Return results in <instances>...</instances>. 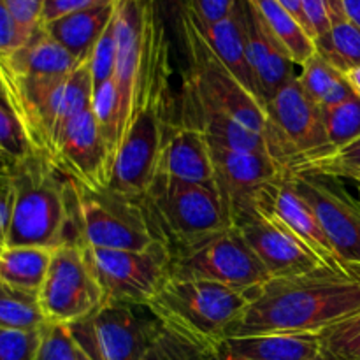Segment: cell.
I'll list each match as a JSON object with an SVG mask.
<instances>
[{
    "label": "cell",
    "instance_id": "6da1fadb",
    "mask_svg": "<svg viewBox=\"0 0 360 360\" xmlns=\"http://www.w3.org/2000/svg\"><path fill=\"white\" fill-rule=\"evenodd\" d=\"M172 60L174 51L171 41L151 9L134 111L109 181V188L132 199H143L157 178L162 148L176 127L172 122Z\"/></svg>",
    "mask_w": 360,
    "mask_h": 360
},
{
    "label": "cell",
    "instance_id": "7a4b0ae2",
    "mask_svg": "<svg viewBox=\"0 0 360 360\" xmlns=\"http://www.w3.org/2000/svg\"><path fill=\"white\" fill-rule=\"evenodd\" d=\"M360 311V274L323 269L271 278L257 288L229 338L320 334Z\"/></svg>",
    "mask_w": 360,
    "mask_h": 360
},
{
    "label": "cell",
    "instance_id": "3957f363",
    "mask_svg": "<svg viewBox=\"0 0 360 360\" xmlns=\"http://www.w3.org/2000/svg\"><path fill=\"white\" fill-rule=\"evenodd\" d=\"M13 186L7 246L58 248L79 243L76 183L48 153L32 150L9 171Z\"/></svg>",
    "mask_w": 360,
    "mask_h": 360
},
{
    "label": "cell",
    "instance_id": "277c9868",
    "mask_svg": "<svg viewBox=\"0 0 360 360\" xmlns=\"http://www.w3.org/2000/svg\"><path fill=\"white\" fill-rule=\"evenodd\" d=\"M252 294L213 281L171 276L148 308L164 326L220 355L221 343L229 338Z\"/></svg>",
    "mask_w": 360,
    "mask_h": 360
},
{
    "label": "cell",
    "instance_id": "5b68a950",
    "mask_svg": "<svg viewBox=\"0 0 360 360\" xmlns=\"http://www.w3.org/2000/svg\"><path fill=\"white\" fill-rule=\"evenodd\" d=\"M143 200L158 238L171 253L231 229L213 185L157 176Z\"/></svg>",
    "mask_w": 360,
    "mask_h": 360
},
{
    "label": "cell",
    "instance_id": "8992f818",
    "mask_svg": "<svg viewBox=\"0 0 360 360\" xmlns=\"http://www.w3.org/2000/svg\"><path fill=\"white\" fill-rule=\"evenodd\" d=\"M269 155L288 172L304 162L330 153L322 108L306 94L294 74L266 105Z\"/></svg>",
    "mask_w": 360,
    "mask_h": 360
},
{
    "label": "cell",
    "instance_id": "52a82bcc",
    "mask_svg": "<svg viewBox=\"0 0 360 360\" xmlns=\"http://www.w3.org/2000/svg\"><path fill=\"white\" fill-rule=\"evenodd\" d=\"M76 200L79 245L146 250L162 243L143 199L122 195L112 188L88 190L76 183Z\"/></svg>",
    "mask_w": 360,
    "mask_h": 360
},
{
    "label": "cell",
    "instance_id": "ba28073f",
    "mask_svg": "<svg viewBox=\"0 0 360 360\" xmlns=\"http://www.w3.org/2000/svg\"><path fill=\"white\" fill-rule=\"evenodd\" d=\"M171 276L179 280H204L241 292H255L269 273L236 229L174 250L171 253Z\"/></svg>",
    "mask_w": 360,
    "mask_h": 360
},
{
    "label": "cell",
    "instance_id": "9c48e42d",
    "mask_svg": "<svg viewBox=\"0 0 360 360\" xmlns=\"http://www.w3.org/2000/svg\"><path fill=\"white\" fill-rule=\"evenodd\" d=\"M83 246L105 304L148 306L171 278V250L155 243L146 250Z\"/></svg>",
    "mask_w": 360,
    "mask_h": 360
},
{
    "label": "cell",
    "instance_id": "30bf717a",
    "mask_svg": "<svg viewBox=\"0 0 360 360\" xmlns=\"http://www.w3.org/2000/svg\"><path fill=\"white\" fill-rule=\"evenodd\" d=\"M185 69V86L197 98L227 112L255 132H266L267 112L264 104L214 55L192 23V18L186 23Z\"/></svg>",
    "mask_w": 360,
    "mask_h": 360
},
{
    "label": "cell",
    "instance_id": "8fae6325",
    "mask_svg": "<svg viewBox=\"0 0 360 360\" xmlns=\"http://www.w3.org/2000/svg\"><path fill=\"white\" fill-rule=\"evenodd\" d=\"M37 297L46 322L53 326L81 323L104 306L102 288L79 243H65L53 250Z\"/></svg>",
    "mask_w": 360,
    "mask_h": 360
},
{
    "label": "cell",
    "instance_id": "7c38bea8",
    "mask_svg": "<svg viewBox=\"0 0 360 360\" xmlns=\"http://www.w3.org/2000/svg\"><path fill=\"white\" fill-rule=\"evenodd\" d=\"M211 155L214 167L213 186L231 229H238L243 221L259 214L271 186L281 181L288 172L267 153L211 148Z\"/></svg>",
    "mask_w": 360,
    "mask_h": 360
},
{
    "label": "cell",
    "instance_id": "4fadbf2b",
    "mask_svg": "<svg viewBox=\"0 0 360 360\" xmlns=\"http://www.w3.org/2000/svg\"><path fill=\"white\" fill-rule=\"evenodd\" d=\"M158 326L148 306L105 304L69 329L74 343L94 360H144Z\"/></svg>",
    "mask_w": 360,
    "mask_h": 360
},
{
    "label": "cell",
    "instance_id": "5bb4252c",
    "mask_svg": "<svg viewBox=\"0 0 360 360\" xmlns=\"http://www.w3.org/2000/svg\"><path fill=\"white\" fill-rule=\"evenodd\" d=\"M294 188L313 207L338 259L360 271V200H354L336 178L308 172H288Z\"/></svg>",
    "mask_w": 360,
    "mask_h": 360
},
{
    "label": "cell",
    "instance_id": "9a60e30c",
    "mask_svg": "<svg viewBox=\"0 0 360 360\" xmlns=\"http://www.w3.org/2000/svg\"><path fill=\"white\" fill-rule=\"evenodd\" d=\"M51 158L63 174L83 188H109L115 157L101 134L91 109H86L63 127Z\"/></svg>",
    "mask_w": 360,
    "mask_h": 360
},
{
    "label": "cell",
    "instance_id": "2e32d148",
    "mask_svg": "<svg viewBox=\"0 0 360 360\" xmlns=\"http://www.w3.org/2000/svg\"><path fill=\"white\" fill-rule=\"evenodd\" d=\"M236 231L262 262L271 278L302 276L329 269L287 225L281 224L269 211L260 210L259 214L243 221Z\"/></svg>",
    "mask_w": 360,
    "mask_h": 360
},
{
    "label": "cell",
    "instance_id": "e0dca14e",
    "mask_svg": "<svg viewBox=\"0 0 360 360\" xmlns=\"http://www.w3.org/2000/svg\"><path fill=\"white\" fill-rule=\"evenodd\" d=\"M241 14L250 65L255 74L260 101L266 108L271 97L294 74H297L294 69L295 63L278 39L271 34L250 0H241Z\"/></svg>",
    "mask_w": 360,
    "mask_h": 360
},
{
    "label": "cell",
    "instance_id": "ac0fdd59",
    "mask_svg": "<svg viewBox=\"0 0 360 360\" xmlns=\"http://www.w3.org/2000/svg\"><path fill=\"white\" fill-rule=\"evenodd\" d=\"M260 210L269 211L281 224L287 225L329 269L355 273L338 259L322 225H320L319 218H316L315 211L306 202L304 197L294 188L290 178H288V172L281 181L271 186Z\"/></svg>",
    "mask_w": 360,
    "mask_h": 360
},
{
    "label": "cell",
    "instance_id": "d6986e66",
    "mask_svg": "<svg viewBox=\"0 0 360 360\" xmlns=\"http://www.w3.org/2000/svg\"><path fill=\"white\" fill-rule=\"evenodd\" d=\"M157 176H169L197 185H213V155L199 127L185 120L176 123L162 148Z\"/></svg>",
    "mask_w": 360,
    "mask_h": 360
},
{
    "label": "cell",
    "instance_id": "ffe728a7",
    "mask_svg": "<svg viewBox=\"0 0 360 360\" xmlns=\"http://www.w3.org/2000/svg\"><path fill=\"white\" fill-rule=\"evenodd\" d=\"M183 116L181 120L199 127L207 143L214 150L246 151V153H267V141L264 134L255 132L229 116L227 112L206 104L193 95L190 88L183 86Z\"/></svg>",
    "mask_w": 360,
    "mask_h": 360
},
{
    "label": "cell",
    "instance_id": "44dd1931",
    "mask_svg": "<svg viewBox=\"0 0 360 360\" xmlns=\"http://www.w3.org/2000/svg\"><path fill=\"white\" fill-rule=\"evenodd\" d=\"M322 352L320 334H255L227 338L221 360H309Z\"/></svg>",
    "mask_w": 360,
    "mask_h": 360
},
{
    "label": "cell",
    "instance_id": "7402d4cb",
    "mask_svg": "<svg viewBox=\"0 0 360 360\" xmlns=\"http://www.w3.org/2000/svg\"><path fill=\"white\" fill-rule=\"evenodd\" d=\"M84 60L76 58L69 49L53 39L42 25L16 51L0 60V67L14 76L56 77L70 74Z\"/></svg>",
    "mask_w": 360,
    "mask_h": 360
},
{
    "label": "cell",
    "instance_id": "603a6c76",
    "mask_svg": "<svg viewBox=\"0 0 360 360\" xmlns=\"http://www.w3.org/2000/svg\"><path fill=\"white\" fill-rule=\"evenodd\" d=\"M192 18V14H190ZM192 23L195 25L197 30L200 32L210 48L213 49L214 55L224 62V65L255 95L260 101L259 88H257L255 74H253L252 65L248 60V51H246V39L245 28H243V14H241V0H238L232 13L225 20L218 21L213 25H202L192 18ZM262 102V101H260Z\"/></svg>",
    "mask_w": 360,
    "mask_h": 360
},
{
    "label": "cell",
    "instance_id": "cb8c5ba5",
    "mask_svg": "<svg viewBox=\"0 0 360 360\" xmlns=\"http://www.w3.org/2000/svg\"><path fill=\"white\" fill-rule=\"evenodd\" d=\"M115 2L116 0H105L88 9L65 14L58 20L46 23L44 28L76 58L84 60L90 56L95 42L111 23L115 16Z\"/></svg>",
    "mask_w": 360,
    "mask_h": 360
},
{
    "label": "cell",
    "instance_id": "d4e9b609",
    "mask_svg": "<svg viewBox=\"0 0 360 360\" xmlns=\"http://www.w3.org/2000/svg\"><path fill=\"white\" fill-rule=\"evenodd\" d=\"M53 250L44 246H9L0 252V281L18 290L39 294L51 264Z\"/></svg>",
    "mask_w": 360,
    "mask_h": 360
},
{
    "label": "cell",
    "instance_id": "484cf974",
    "mask_svg": "<svg viewBox=\"0 0 360 360\" xmlns=\"http://www.w3.org/2000/svg\"><path fill=\"white\" fill-rule=\"evenodd\" d=\"M250 2L295 65H304L315 55V39L278 0H250Z\"/></svg>",
    "mask_w": 360,
    "mask_h": 360
},
{
    "label": "cell",
    "instance_id": "4316f807",
    "mask_svg": "<svg viewBox=\"0 0 360 360\" xmlns=\"http://www.w3.org/2000/svg\"><path fill=\"white\" fill-rule=\"evenodd\" d=\"M299 81H301L306 94L320 108L341 104L354 95L350 84L345 79V74L334 65H330L319 53H315L304 65H301Z\"/></svg>",
    "mask_w": 360,
    "mask_h": 360
},
{
    "label": "cell",
    "instance_id": "83f0119b",
    "mask_svg": "<svg viewBox=\"0 0 360 360\" xmlns=\"http://www.w3.org/2000/svg\"><path fill=\"white\" fill-rule=\"evenodd\" d=\"M316 53L341 72L360 67V30L345 20L333 23L330 30L315 39Z\"/></svg>",
    "mask_w": 360,
    "mask_h": 360
},
{
    "label": "cell",
    "instance_id": "f1b7e54d",
    "mask_svg": "<svg viewBox=\"0 0 360 360\" xmlns=\"http://www.w3.org/2000/svg\"><path fill=\"white\" fill-rule=\"evenodd\" d=\"M90 109L105 143L111 148L112 157L116 158L123 134H125V120H123L122 102H120L115 79H109L98 88H94Z\"/></svg>",
    "mask_w": 360,
    "mask_h": 360
},
{
    "label": "cell",
    "instance_id": "f546056e",
    "mask_svg": "<svg viewBox=\"0 0 360 360\" xmlns=\"http://www.w3.org/2000/svg\"><path fill=\"white\" fill-rule=\"evenodd\" d=\"M48 326L39 306L37 294L18 290L0 281V327L42 329Z\"/></svg>",
    "mask_w": 360,
    "mask_h": 360
},
{
    "label": "cell",
    "instance_id": "4dcf8cb0",
    "mask_svg": "<svg viewBox=\"0 0 360 360\" xmlns=\"http://www.w3.org/2000/svg\"><path fill=\"white\" fill-rule=\"evenodd\" d=\"M144 360H221L217 352L160 322Z\"/></svg>",
    "mask_w": 360,
    "mask_h": 360
},
{
    "label": "cell",
    "instance_id": "1f68e13d",
    "mask_svg": "<svg viewBox=\"0 0 360 360\" xmlns=\"http://www.w3.org/2000/svg\"><path fill=\"white\" fill-rule=\"evenodd\" d=\"M322 112L330 150H341L360 139V98L357 95H352L341 104L322 108Z\"/></svg>",
    "mask_w": 360,
    "mask_h": 360
},
{
    "label": "cell",
    "instance_id": "d6a6232c",
    "mask_svg": "<svg viewBox=\"0 0 360 360\" xmlns=\"http://www.w3.org/2000/svg\"><path fill=\"white\" fill-rule=\"evenodd\" d=\"M158 21L171 41L174 56L186 62V23L190 18V0H151Z\"/></svg>",
    "mask_w": 360,
    "mask_h": 360
},
{
    "label": "cell",
    "instance_id": "836d02e7",
    "mask_svg": "<svg viewBox=\"0 0 360 360\" xmlns=\"http://www.w3.org/2000/svg\"><path fill=\"white\" fill-rule=\"evenodd\" d=\"M322 348L338 360H360V311L320 333Z\"/></svg>",
    "mask_w": 360,
    "mask_h": 360
},
{
    "label": "cell",
    "instance_id": "e575fe53",
    "mask_svg": "<svg viewBox=\"0 0 360 360\" xmlns=\"http://www.w3.org/2000/svg\"><path fill=\"white\" fill-rule=\"evenodd\" d=\"M355 169H360V139L354 141L341 150L333 151V153L304 162L292 172H308V174L340 178L343 172L355 171Z\"/></svg>",
    "mask_w": 360,
    "mask_h": 360
},
{
    "label": "cell",
    "instance_id": "d590c367",
    "mask_svg": "<svg viewBox=\"0 0 360 360\" xmlns=\"http://www.w3.org/2000/svg\"><path fill=\"white\" fill-rule=\"evenodd\" d=\"M91 74V84L98 88L105 81L115 77L116 69V35H115V16L108 25L98 41L95 42L90 56H88Z\"/></svg>",
    "mask_w": 360,
    "mask_h": 360
},
{
    "label": "cell",
    "instance_id": "8d00e7d4",
    "mask_svg": "<svg viewBox=\"0 0 360 360\" xmlns=\"http://www.w3.org/2000/svg\"><path fill=\"white\" fill-rule=\"evenodd\" d=\"M42 329L0 327V360H35L42 341Z\"/></svg>",
    "mask_w": 360,
    "mask_h": 360
},
{
    "label": "cell",
    "instance_id": "74e56055",
    "mask_svg": "<svg viewBox=\"0 0 360 360\" xmlns=\"http://www.w3.org/2000/svg\"><path fill=\"white\" fill-rule=\"evenodd\" d=\"M34 150L25 134L23 127L18 122L16 115L11 111L9 104L0 91V151L9 155L14 162L27 157Z\"/></svg>",
    "mask_w": 360,
    "mask_h": 360
},
{
    "label": "cell",
    "instance_id": "f35d334b",
    "mask_svg": "<svg viewBox=\"0 0 360 360\" xmlns=\"http://www.w3.org/2000/svg\"><path fill=\"white\" fill-rule=\"evenodd\" d=\"M301 6L313 39L326 35L333 23L347 18L341 0H301Z\"/></svg>",
    "mask_w": 360,
    "mask_h": 360
},
{
    "label": "cell",
    "instance_id": "ab89813d",
    "mask_svg": "<svg viewBox=\"0 0 360 360\" xmlns=\"http://www.w3.org/2000/svg\"><path fill=\"white\" fill-rule=\"evenodd\" d=\"M35 360H77L76 343L69 327L48 323L42 330V341Z\"/></svg>",
    "mask_w": 360,
    "mask_h": 360
},
{
    "label": "cell",
    "instance_id": "60d3db41",
    "mask_svg": "<svg viewBox=\"0 0 360 360\" xmlns=\"http://www.w3.org/2000/svg\"><path fill=\"white\" fill-rule=\"evenodd\" d=\"M21 41L27 42L42 27L46 0H4Z\"/></svg>",
    "mask_w": 360,
    "mask_h": 360
},
{
    "label": "cell",
    "instance_id": "b9f144b4",
    "mask_svg": "<svg viewBox=\"0 0 360 360\" xmlns=\"http://www.w3.org/2000/svg\"><path fill=\"white\" fill-rule=\"evenodd\" d=\"M238 0H190L192 18L202 25H213L225 20Z\"/></svg>",
    "mask_w": 360,
    "mask_h": 360
},
{
    "label": "cell",
    "instance_id": "7bdbcfd3",
    "mask_svg": "<svg viewBox=\"0 0 360 360\" xmlns=\"http://www.w3.org/2000/svg\"><path fill=\"white\" fill-rule=\"evenodd\" d=\"M21 44L23 41L20 37V32H18L4 0H0V60L7 58Z\"/></svg>",
    "mask_w": 360,
    "mask_h": 360
},
{
    "label": "cell",
    "instance_id": "ee69618b",
    "mask_svg": "<svg viewBox=\"0 0 360 360\" xmlns=\"http://www.w3.org/2000/svg\"><path fill=\"white\" fill-rule=\"evenodd\" d=\"M101 2H105V0H46L42 23L46 25L49 21H55L58 18L65 16V14L88 9V7H94Z\"/></svg>",
    "mask_w": 360,
    "mask_h": 360
},
{
    "label": "cell",
    "instance_id": "f6af8a7d",
    "mask_svg": "<svg viewBox=\"0 0 360 360\" xmlns=\"http://www.w3.org/2000/svg\"><path fill=\"white\" fill-rule=\"evenodd\" d=\"M11 213H13V186L11 179L0 185V252L7 246Z\"/></svg>",
    "mask_w": 360,
    "mask_h": 360
},
{
    "label": "cell",
    "instance_id": "bcb514c9",
    "mask_svg": "<svg viewBox=\"0 0 360 360\" xmlns=\"http://www.w3.org/2000/svg\"><path fill=\"white\" fill-rule=\"evenodd\" d=\"M345 16L360 30V0H341Z\"/></svg>",
    "mask_w": 360,
    "mask_h": 360
},
{
    "label": "cell",
    "instance_id": "7dc6e473",
    "mask_svg": "<svg viewBox=\"0 0 360 360\" xmlns=\"http://www.w3.org/2000/svg\"><path fill=\"white\" fill-rule=\"evenodd\" d=\"M278 2L281 4V6L285 7V9L290 11L292 14H294L295 18L299 20V23L302 25V27L306 28V32H308L309 35H311V32H309L308 28V23H306V18H304V13H302V6H301V0H278ZM313 37V35H311Z\"/></svg>",
    "mask_w": 360,
    "mask_h": 360
},
{
    "label": "cell",
    "instance_id": "c3c4849f",
    "mask_svg": "<svg viewBox=\"0 0 360 360\" xmlns=\"http://www.w3.org/2000/svg\"><path fill=\"white\" fill-rule=\"evenodd\" d=\"M345 74V79H347V83L350 84L352 91H354V95H357L360 98V67H354V69L347 70Z\"/></svg>",
    "mask_w": 360,
    "mask_h": 360
},
{
    "label": "cell",
    "instance_id": "681fc988",
    "mask_svg": "<svg viewBox=\"0 0 360 360\" xmlns=\"http://www.w3.org/2000/svg\"><path fill=\"white\" fill-rule=\"evenodd\" d=\"M340 178H348V179H354V181L359 183L360 186V169H355V171H347L340 176Z\"/></svg>",
    "mask_w": 360,
    "mask_h": 360
},
{
    "label": "cell",
    "instance_id": "f907efd6",
    "mask_svg": "<svg viewBox=\"0 0 360 360\" xmlns=\"http://www.w3.org/2000/svg\"><path fill=\"white\" fill-rule=\"evenodd\" d=\"M309 360H338V359L333 357V355H330L329 352H326V350H323V348H322V352H320L319 355H315V357L309 359Z\"/></svg>",
    "mask_w": 360,
    "mask_h": 360
},
{
    "label": "cell",
    "instance_id": "816d5d0a",
    "mask_svg": "<svg viewBox=\"0 0 360 360\" xmlns=\"http://www.w3.org/2000/svg\"><path fill=\"white\" fill-rule=\"evenodd\" d=\"M76 352H77V360H94L90 357V355L86 354V352L83 350V348L77 347V345H76Z\"/></svg>",
    "mask_w": 360,
    "mask_h": 360
},
{
    "label": "cell",
    "instance_id": "f5cc1de1",
    "mask_svg": "<svg viewBox=\"0 0 360 360\" xmlns=\"http://www.w3.org/2000/svg\"><path fill=\"white\" fill-rule=\"evenodd\" d=\"M7 179H9V174H2V172H0V185H4Z\"/></svg>",
    "mask_w": 360,
    "mask_h": 360
},
{
    "label": "cell",
    "instance_id": "db71d44e",
    "mask_svg": "<svg viewBox=\"0 0 360 360\" xmlns=\"http://www.w3.org/2000/svg\"><path fill=\"white\" fill-rule=\"evenodd\" d=\"M359 200H360V188H359Z\"/></svg>",
    "mask_w": 360,
    "mask_h": 360
},
{
    "label": "cell",
    "instance_id": "11a10c76",
    "mask_svg": "<svg viewBox=\"0 0 360 360\" xmlns=\"http://www.w3.org/2000/svg\"><path fill=\"white\" fill-rule=\"evenodd\" d=\"M357 273H359V274H360V271H357Z\"/></svg>",
    "mask_w": 360,
    "mask_h": 360
}]
</instances>
